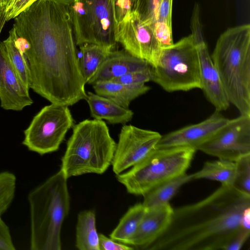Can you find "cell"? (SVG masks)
<instances>
[{
	"label": "cell",
	"mask_w": 250,
	"mask_h": 250,
	"mask_svg": "<svg viewBox=\"0 0 250 250\" xmlns=\"http://www.w3.org/2000/svg\"><path fill=\"white\" fill-rule=\"evenodd\" d=\"M235 171V162L219 159L206 162L199 171L193 174V179H206L220 182L222 185L232 186Z\"/></svg>",
	"instance_id": "obj_23"
},
{
	"label": "cell",
	"mask_w": 250,
	"mask_h": 250,
	"mask_svg": "<svg viewBox=\"0 0 250 250\" xmlns=\"http://www.w3.org/2000/svg\"><path fill=\"white\" fill-rule=\"evenodd\" d=\"M146 210L143 203L130 207L110 234V237L125 244L136 231Z\"/></svg>",
	"instance_id": "obj_22"
},
{
	"label": "cell",
	"mask_w": 250,
	"mask_h": 250,
	"mask_svg": "<svg viewBox=\"0 0 250 250\" xmlns=\"http://www.w3.org/2000/svg\"><path fill=\"white\" fill-rule=\"evenodd\" d=\"M191 35L197 48L200 68L201 88L216 111L227 110L229 106L221 81L205 41L199 5L195 4L191 19Z\"/></svg>",
	"instance_id": "obj_12"
},
{
	"label": "cell",
	"mask_w": 250,
	"mask_h": 250,
	"mask_svg": "<svg viewBox=\"0 0 250 250\" xmlns=\"http://www.w3.org/2000/svg\"><path fill=\"white\" fill-rule=\"evenodd\" d=\"M152 81L168 92L201 88L199 57L191 34L162 48Z\"/></svg>",
	"instance_id": "obj_7"
},
{
	"label": "cell",
	"mask_w": 250,
	"mask_h": 250,
	"mask_svg": "<svg viewBox=\"0 0 250 250\" xmlns=\"http://www.w3.org/2000/svg\"><path fill=\"white\" fill-rule=\"evenodd\" d=\"M37 0H10L6 5V21L15 18Z\"/></svg>",
	"instance_id": "obj_31"
},
{
	"label": "cell",
	"mask_w": 250,
	"mask_h": 250,
	"mask_svg": "<svg viewBox=\"0 0 250 250\" xmlns=\"http://www.w3.org/2000/svg\"><path fill=\"white\" fill-rule=\"evenodd\" d=\"M211 58L229 103L240 114L250 115V25L224 31Z\"/></svg>",
	"instance_id": "obj_4"
},
{
	"label": "cell",
	"mask_w": 250,
	"mask_h": 250,
	"mask_svg": "<svg viewBox=\"0 0 250 250\" xmlns=\"http://www.w3.org/2000/svg\"><path fill=\"white\" fill-rule=\"evenodd\" d=\"M9 227L0 216V250H14Z\"/></svg>",
	"instance_id": "obj_34"
},
{
	"label": "cell",
	"mask_w": 250,
	"mask_h": 250,
	"mask_svg": "<svg viewBox=\"0 0 250 250\" xmlns=\"http://www.w3.org/2000/svg\"><path fill=\"white\" fill-rule=\"evenodd\" d=\"M5 22L6 13L5 11L0 16V34Z\"/></svg>",
	"instance_id": "obj_37"
},
{
	"label": "cell",
	"mask_w": 250,
	"mask_h": 250,
	"mask_svg": "<svg viewBox=\"0 0 250 250\" xmlns=\"http://www.w3.org/2000/svg\"><path fill=\"white\" fill-rule=\"evenodd\" d=\"M94 210H83L78 214L76 227V247L79 250H100L99 234Z\"/></svg>",
	"instance_id": "obj_20"
},
{
	"label": "cell",
	"mask_w": 250,
	"mask_h": 250,
	"mask_svg": "<svg viewBox=\"0 0 250 250\" xmlns=\"http://www.w3.org/2000/svg\"><path fill=\"white\" fill-rule=\"evenodd\" d=\"M192 180H193V174L185 173L167 180L145 194L142 203L146 208L168 204L181 187Z\"/></svg>",
	"instance_id": "obj_21"
},
{
	"label": "cell",
	"mask_w": 250,
	"mask_h": 250,
	"mask_svg": "<svg viewBox=\"0 0 250 250\" xmlns=\"http://www.w3.org/2000/svg\"><path fill=\"white\" fill-rule=\"evenodd\" d=\"M173 212L169 203L146 208L136 231L125 244L134 249L146 250L167 229Z\"/></svg>",
	"instance_id": "obj_16"
},
{
	"label": "cell",
	"mask_w": 250,
	"mask_h": 250,
	"mask_svg": "<svg viewBox=\"0 0 250 250\" xmlns=\"http://www.w3.org/2000/svg\"><path fill=\"white\" fill-rule=\"evenodd\" d=\"M100 250H133L134 248L111 238H108L103 234H99Z\"/></svg>",
	"instance_id": "obj_32"
},
{
	"label": "cell",
	"mask_w": 250,
	"mask_h": 250,
	"mask_svg": "<svg viewBox=\"0 0 250 250\" xmlns=\"http://www.w3.org/2000/svg\"><path fill=\"white\" fill-rule=\"evenodd\" d=\"M70 0H37L15 18L29 88L51 103L72 106L86 99L70 15Z\"/></svg>",
	"instance_id": "obj_1"
},
{
	"label": "cell",
	"mask_w": 250,
	"mask_h": 250,
	"mask_svg": "<svg viewBox=\"0 0 250 250\" xmlns=\"http://www.w3.org/2000/svg\"><path fill=\"white\" fill-rule=\"evenodd\" d=\"M228 119L216 111L206 120L162 135L156 148L197 147L211 138L228 122Z\"/></svg>",
	"instance_id": "obj_14"
},
{
	"label": "cell",
	"mask_w": 250,
	"mask_h": 250,
	"mask_svg": "<svg viewBox=\"0 0 250 250\" xmlns=\"http://www.w3.org/2000/svg\"><path fill=\"white\" fill-rule=\"evenodd\" d=\"M10 0H4V3L6 6V5L8 3Z\"/></svg>",
	"instance_id": "obj_39"
},
{
	"label": "cell",
	"mask_w": 250,
	"mask_h": 250,
	"mask_svg": "<svg viewBox=\"0 0 250 250\" xmlns=\"http://www.w3.org/2000/svg\"><path fill=\"white\" fill-rule=\"evenodd\" d=\"M250 195L221 185L204 199L173 209L165 231L146 250H224L242 228Z\"/></svg>",
	"instance_id": "obj_2"
},
{
	"label": "cell",
	"mask_w": 250,
	"mask_h": 250,
	"mask_svg": "<svg viewBox=\"0 0 250 250\" xmlns=\"http://www.w3.org/2000/svg\"><path fill=\"white\" fill-rule=\"evenodd\" d=\"M6 6L4 3V0H0V16L5 11Z\"/></svg>",
	"instance_id": "obj_38"
},
{
	"label": "cell",
	"mask_w": 250,
	"mask_h": 250,
	"mask_svg": "<svg viewBox=\"0 0 250 250\" xmlns=\"http://www.w3.org/2000/svg\"><path fill=\"white\" fill-rule=\"evenodd\" d=\"M153 67L147 62L135 57L125 50L110 51L87 84L113 80L128 73Z\"/></svg>",
	"instance_id": "obj_17"
},
{
	"label": "cell",
	"mask_w": 250,
	"mask_h": 250,
	"mask_svg": "<svg viewBox=\"0 0 250 250\" xmlns=\"http://www.w3.org/2000/svg\"><path fill=\"white\" fill-rule=\"evenodd\" d=\"M79 46L81 55L79 59V67L87 84L110 51L95 44L86 43Z\"/></svg>",
	"instance_id": "obj_24"
},
{
	"label": "cell",
	"mask_w": 250,
	"mask_h": 250,
	"mask_svg": "<svg viewBox=\"0 0 250 250\" xmlns=\"http://www.w3.org/2000/svg\"><path fill=\"white\" fill-rule=\"evenodd\" d=\"M173 0H160L157 20L154 25L156 36L162 48L174 42L172 29V7Z\"/></svg>",
	"instance_id": "obj_26"
},
{
	"label": "cell",
	"mask_w": 250,
	"mask_h": 250,
	"mask_svg": "<svg viewBox=\"0 0 250 250\" xmlns=\"http://www.w3.org/2000/svg\"><path fill=\"white\" fill-rule=\"evenodd\" d=\"M68 178L60 169L28 195L31 250H61V230L70 207Z\"/></svg>",
	"instance_id": "obj_3"
},
{
	"label": "cell",
	"mask_w": 250,
	"mask_h": 250,
	"mask_svg": "<svg viewBox=\"0 0 250 250\" xmlns=\"http://www.w3.org/2000/svg\"><path fill=\"white\" fill-rule=\"evenodd\" d=\"M92 85L95 93L126 108L129 107L132 101L146 93L150 88L146 84L128 85L112 80L97 82Z\"/></svg>",
	"instance_id": "obj_19"
},
{
	"label": "cell",
	"mask_w": 250,
	"mask_h": 250,
	"mask_svg": "<svg viewBox=\"0 0 250 250\" xmlns=\"http://www.w3.org/2000/svg\"><path fill=\"white\" fill-rule=\"evenodd\" d=\"M196 150L188 147L156 148L126 171L116 175L127 192L144 196L158 185L186 173Z\"/></svg>",
	"instance_id": "obj_6"
},
{
	"label": "cell",
	"mask_w": 250,
	"mask_h": 250,
	"mask_svg": "<svg viewBox=\"0 0 250 250\" xmlns=\"http://www.w3.org/2000/svg\"><path fill=\"white\" fill-rule=\"evenodd\" d=\"M143 0H126V2L130 11H136L139 12Z\"/></svg>",
	"instance_id": "obj_36"
},
{
	"label": "cell",
	"mask_w": 250,
	"mask_h": 250,
	"mask_svg": "<svg viewBox=\"0 0 250 250\" xmlns=\"http://www.w3.org/2000/svg\"><path fill=\"white\" fill-rule=\"evenodd\" d=\"M9 61L20 79L29 89V74L24 56L19 46L13 28L9 32L8 37L2 41Z\"/></svg>",
	"instance_id": "obj_25"
},
{
	"label": "cell",
	"mask_w": 250,
	"mask_h": 250,
	"mask_svg": "<svg viewBox=\"0 0 250 250\" xmlns=\"http://www.w3.org/2000/svg\"><path fill=\"white\" fill-rule=\"evenodd\" d=\"M161 136L156 131L124 125L119 134L111 164L116 175L146 158L156 148Z\"/></svg>",
	"instance_id": "obj_13"
},
{
	"label": "cell",
	"mask_w": 250,
	"mask_h": 250,
	"mask_svg": "<svg viewBox=\"0 0 250 250\" xmlns=\"http://www.w3.org/2000/svg\"><path fill=\"white\" fill-rule=\"evenodd\" d=\"M85 100L91 116L96 120H105L111 124L125 125L133 116V112L112 100L92 92H88Z\"/></svg>",
	"instance_id": "obj_18"
},
{
	"label": "cell",
	"mask_w": 250,
	"mask_h": 250,
	"mask_svg": "<svg viewBox=\"0 0 250 250\" xmlns=\"http://www.w3.org/2000/svg\"><path fill=\"white\" fill-rule=\"evenodd\" d=\"M197 150L220 159L233 162L250 154V115L240 114L236 118L229 119Z\"/></svg>",
	"instance_id": "obj_11"
},
{
	"label": "cell",
	"mask_w": 250,
	"mask_h": 250,
	"mask_svg": "<svg viewBox=\"0 0 250 250\" xmlns=\"http://www.w3.org/2000/svg\"><path fill=\"white\" fill-rule=\"evenodd\" d=\"M250 235V229L241 228L225 247L224 250H239Z\"/></svg>",
	"instance_id": "obj_33"
},
{
	"label": "cell",
	"mask_w": 250,
	"mask_h": 250,
	"mask_svg": "<svg viewBox=\"0 0 250 250\" xmlns=\"http://www.w3.org/2000/svg\"><path fill=\"white\" fill-rule=\"evenodd\" d=\"M69 8L77 45L91 43L115 50L117 23L110 0H70Z\"/></svg>",
	"instance_id": "obj_8"
},
{
	"label": "cell",
	"mask_w": 250,
	"mask_h": 250,
	"mask_svg": "<svg viewBox=\"0 0 250 250\" xmlns=\"http://www.w3.org/2000/svg\"><path fill=\"white\" fill-rule=\"evenodd\" d=\"M235 164V175L231 187L242 193L250 195V154L240 157Z\"/></svg>",
	"instance_id": "obj_27"
},
{
	"label": "cell",
	"mask_w": 250,
	"mask_h": 250,
	"mask_svg": "<svg viewBox=\"0 0 250 250\" xmlns=\"http://www.w3.org/2000/svg\"><path fill=\"white\" fill-rule=\"evenodd\" d=\"M116 146L104 121H82L73 126L60 169L68 179L87 173L102 174L111 165Z\"/></svg>",
	"instance_id": "obj_5"
},
{
	"label": "cell",
	"mask_w": 250,
	"mask_h": 250,
	"mask_svg": "<svg viewBox=\"0 0 250 250\" xmlns=\"http://www.w3.org/2000/svg\"><path fill=\"white\" fill-rule=\"evenodd\" d=\"M0 103L5 110L21 111L33 102L29 89L11 64L3 42H0Z\"/></svg>",
	"instance_id": "obj_15"
},
{
	"label": "cell",
	"mask_w": 250,
	"mask_h": 250,
	"mask_svg": "<svg viewBox=\"0 0 250 250\" xmlns=\"http://www.w3.org/2000/svg\"><path fill=\"white\" fill-rule=\"evenodd\" d=\"M16 177L12 173H0V216L7 210L12 202L16 188Z\"/></svg>",
	"instance_id": "obj_28"
},
{
	"label": "cell",
	"mask_w": 250,
	"mask_h": 250,
	"mask_svg": "<svg viewBox=\"0 0 250 250\" xmlns=\"http://www.w3.org/2000/svg\"><path fill=\"white\" fill-rule=\"evenodd\" d=\"M74 120L68 106L51 103L42 107L24 131L22 144L41 155L57 151Z\"/></svg>",
	"instance_id": "obj_9"
},
{
	"label": "cell",
	"mask_w": 250,
	"mask_h": 250,
	"mask_svg": "<svg viewBox=\"0 0 250 250\" xmlns=\"http://www.w3.org/2000/svg\"><path fill=\"white\" fill-rule=\"evenodd\" d=\"M117 23L129 11L126 0H110Z\"/></svg>",
	"instance_id": "obj_35"
},
{
	"label": "cell",
	"mask_w": 250,
	"mask_h": 250,
	"mask_svg": "<svg viewBox=\"0 0 250 250\" xmlns=\"http://www.w3.org/2000/svg\"><path fill=\"white\" fill-rule=\"evenodd\" d=\"M116 40L132 56L154 67L162 49L154 26L139 12L128 11L117 25Z\"/></svg>",
	"instance_id": "obj_10"
},
{
	"label": "cell",
	"mask_w": 250,
	"mask_h": 250,
	"mask_svg": "<svg viewBox=\"0 0 250 250\" xmlns=\"http://www.w3.org/2000/svg\"><path fill=\"white\" fill-rule=\"evenodd\" d=\"M160 0H143L139 12L142 18L154 27Z\"/></svg>",
	"instance_id": "obj_30"
},
{
	"label": "cell",
	"mask_w": 250,
	"mask_h": 250,
	"mask_svg": "<svg viewBox=\"0 0 250 250\" xmlns=\"http://www.w3.org/2000/svg\"><path fill=\"white\" fill-rule=\"evenodd\" d=\"M153 67L149 70L133 72L113 80L123 84L141 85L152 81Z\"/></svg>",
	"instance_id": "obj_29"
}]
</instances>
